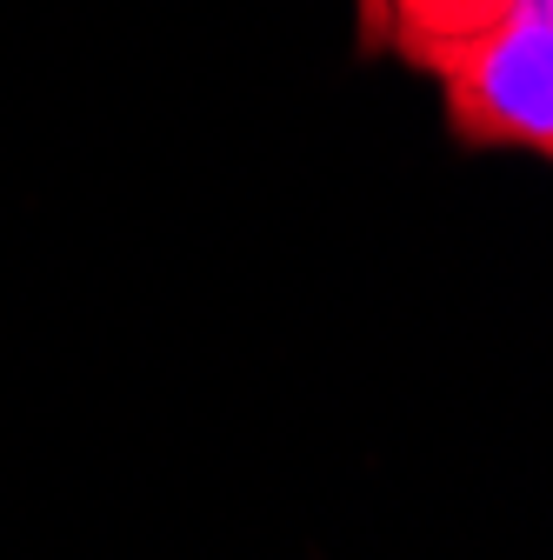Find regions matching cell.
Returning a JSON list of instances; mask_svg holds the SVG:
<instances>
[{
  "label": "cell",
  "instance_id": "cell-2",
  "mask_svg": "<svg viewBox=\"0 0 553 560\" xmlns=\"http://www.w3.org/2000/svg\"><path fill=\"white\" fill-rule=\"evenodd\" d=\"M361 34L380 47L387 40V0H361Z\"/></svg>",
  "mask_w": 553,
  "mask_h": 560
},
{
  "label": "cell",
  "instance_id": "cell-1",
  "mask_svg": "<svg viewBox=\"0 0 553 560\" xmlns=\"http://www.w3.org/2000/svg\"><path fill=\"white\" fill-rule=\"evenodd\" d=\"M434 67L447 81V120L467 140L553 154V0H501Z\"/></svg>",
  "mask_w": 553,
  "mask_h": 560
}]
</instances>
